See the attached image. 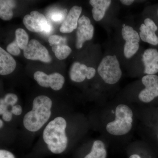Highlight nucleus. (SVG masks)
Segmentation results:
<instances>
[{"mask_svg":"<svg viewBox=\"0 0 158 158\" xmlns=\"http://www.w3.org/2000/svg\"><path fill=\"white\" fill-rule=\"evenodd\" d=\"M52 102L48 97L40 95L34 99L32 110L25 115L24 126L31 132L39 131L47 122L52 114Z\"/></svg>","mask_w":158,"mask_h":158,"instance_id":"nucleus-1","label":"nucleus"},{"mask_svg":"<svg viewBox=\"0 0 158 158\" xmlns=\"http://www.w3.org/2000/svg\"><path fill=\"white\" fill-rule=\"evenodd\" d=\"M66 127L65 118L59 116L50 122L44 130V141L53 153L59 154L66 149L68 142L65 133Z\"/></svg>","mask_w":158,"mask_h":158,"instance_id":"nucleus-2","label":"nucleus"},{"mask_svg":"<svg viewBox=\"0 0 158 158\" xmlns=\"http://www.w3.org/2000/svg\"><path fill=\"white\" fill-rule=\"evenodd\" d=\"M132 111L127 105L120 104L115 111V119L108 123V132L116 136L123 135L127 134L132 127Z\"/></svg>","mask_w":158,"mask_h":158,"instance_id":"nucleus-3","label":"nucleus"},{"mask_svg":"<svg viewBox=\"0 0 158 158\" xmlns=\"http://www.w3.org/2000/svg\"><path fill=\"white\" fill-rule=\"evenodd\" d=\"M97 72L103 81L110 85L118 83L122 76L120 62L115 54L106 55L100 62Z\"/></svg>","mask_w":158,"mask_h":158,"instance_id":"nucleus-4","label":"nucleus"},{"mask_svg":"<svg viewBox=\"0 0 158 158\" xmlns=\"http://www.w3.org/2000/svg\"><path fill=\"white\" fill-rule=\"evenodd\" d=\"M121 34L124 41L123 54L126 59L133 58L140 49L141 38L138 31L130 25L123 24L121 29Z\"/></svg>","mask_w":158,"mask_h":158,"instance_id":"nucleus-5","label":"nucleus"},{"mask_svg":"<svg viewBox=\"0 0 158 158\" xmlns=\"http://www.w3.org/2000/svg\"><path fill=\"white\" fill-rule=\"evenodd\" d=\"M23 51L24 56L29 60H39L45 63H49L52 61L47 49L37 40H31Z\"/></svg>","mask_w":158,"mask_h":158,"instance_id":"nucleus-6","label":"nucleus"},{"mask_svg":"<svg viewBox=\"0 0 158 158\" xmlns=\"http://www.w3.org/2000/svg\"><path fill=\"white\" fill-rule=\"evenodd\" d=\"M144 88L138 94L141 102L149 103L158 97V76L156 75H145L141 79Z\"/></svg>","mask_w":158,"mask_h":158,"instance_id":"nucleus-7","label":"nucleus"},{"mask_svg":"<svg viewBox=\"0 0 158 158\" xmlns=\"http://www.w3.org/2000/svg\"><path fill=\"white\" fill-rule=\"evenodd\" d=\"M94 30L89 18L85 15L80 17L76 32L75 46L77 49L82 48L85 42L93 38Z\"/></svg>","mask_w":158,"mask_h":158,"instance_id":"nucleus-8","label":"nucleus"},{"mask_svg":"<svg viewBox=\"0 0 158 158\" xmlns=\"http://www.w3.org/2000/svg\"><path fill=\"white\" fill-rule=\"evenodd\" d=\"M34 77L40 86L44 88H51L55 90L62 89L65 83L64 77L58 73L48 75L43 72L38 71L34 73Z\"/></svg>","mask_w":158,"mask_h":158,"instance_id":"nucleus-9","label":"nucleus"},{"mask_svg":"<svg viewBox=\"0 0 158 158\" xmlns=\"http://www.w3.org/2000/svg\"><path fill=\"white\" fill-rule=\"evenodd\" d=\"M158 27L153 20L147 17L139 27V36L142 41L154 46L158 45V37L156 34Z\"/></svg>","mask_w":158,"mask_h":158,"instance_id":"nucleus-10","label":"nucleus"},{"mask_svg":"<svg viewBox=\"0 0 158 158\" xmlns=\"http://www.w3.org/2000/svg\"><path fill=\"white\" fill-rule=\"evenodd\" d=\"M23 23L29 31L34 33H42L48 22L44 15L37 11H32L23 19Z\"/></svg>","mask_w":158,"mask_h":158,"instance_id":"nucleus-11","label":"nucleus"},{"mask_svg":"<svg viewBox=\"0 0 158 158\" xmlns=\"http://www.w3.org/2000/svg\"><path fill=\"white\" fill-rule=\"evenodd\" d=\"M95 69L88 67L84 64L78 62L73 63L69 70V77L73 81L80 83L84 81L87 78L90 80L96 74Z\"/></svg>","mask_w":158,"mask_h":158,"instance_id":"nucleus-12","label":"nucleus"},{"mask_svg":"<svg viewBox=\"0 0 158 158\" xmlns=\"http://www.w3.org/2000/svg\"><path fill=\"white\" fill-rule=\"evenodd\" d=\"M143 73L146 75H156L158 73V51L156 49L148 48L141 56Z\"/></svg>","mask_w":158,"mask_h":158,"instance_id":"nucleus-13","label":"nucleus"},{"mask_svg":"<svg viewBox=\"0 0 158 158\" xmlns=\"http://www.w3.org/2000/svg\"><path fill=\"white\" fill-rule=\"evenodd\" d=\"M82 11L81 6H73L60 28V31L62 33H71L77 28L79 20Z\"/></svg>","mask_w":158,"mask_h":158,"instance_id":"nucleus-14","label":"nucleus"},{"mask_svg":"<svg viewBox=\"0 0 158 158\" xmlns=\"http://www.w3.org/2000/svg\"><path fill=\"white\" fill-rule=\"evenodd\" d=\"M112 3L111 0H90L89 4L92 7L94 19L99 22L103 19Z\"/></svg>","mask_w":158,"mask_h":158,"instance_id":"nucleus-15","label":"nucleus"},{"mask_svg":"<svg viewBox=\"0 0 158 158\" xmlns=\"http://www.w3.org/2000/svg\"><path fill=\"white\" fill-rule=\"evenodd\" d=\"M16 62L9 53L0 48V74L7 75L15 69Z\"/></svg>","mask_w":158,"mask_h":158,"instance_id":"nucleus-16","label":"nucleus"},{"mask_svg":"<svg viewBox=\"0 0 158 158\" xmlns=\"http://www.w3.org/2000/svg\"><path fill=\"white\" fill-rule=\"evenodd\" d=\"M16 2L11 0L0 1V18L5 21H9L13 17V9L16 6Z\"/></svg>","mask_w":158,"mask_h":158,"instance_id":"nucleus-17","label":"nucleus"},{"mask_svg":"<svg viewBox=\"0 0 158 158\" xmlns=\"http://www.w3.org/2000/svg\"><path fill=\"white\" fill-rule=\"evenodd\" d=\"M107 152L103 142L97 140L94 142L91 151L85 158H106Z\"/></svg>","mask_w":158,"mask_h":158,"instance_id":"nucleus-18","label":"nucleus"},{"mask_svg":"<svg viewBox=\"0 0 158 158\" xmlns=\"http://www.w3.org/2000/svg\"><path fill=\"white\" fill-rule=\"evenodd\" d=\"M66 40L57 45L52 46V51L56 57L60 60L67 58L72 52L71 48L66 44Z\"/></svg>","mask_w":158,"mask_h":158,"instance_id":"nucleus-19","label":"nucleus"},{"mask_svg":"<svg viewBox=\"0 0 158 158\" xmlns=\"http://www.w3.org/2000/svg\"><path fill=\"white\" fill-rule=\"evenodd\" d=\"M15 40L19 48L23 50L29 42L28 35L23 29L19 28L15 31Z\"/></svg>","mask_w":158,"mask_h":158,"instance_id":"nucleus-20","label":"nucleus"},{"mask_svg":"<svg viewBox=\"0 0 158 158\" xmlns=\"http://www.w3.org/2000/svg\"><path fill=\"white\" fill-rule=\"evenodd\" d=\"M18 100V98L16 94L13 93H8L6 94L4 98H1L0 101L4 102L7 106H13L16 104Z\"/></svg>","mask_w":158,"mask_h":158,"instance_id":"nucleus-21","label":"nucleus"},{"mask_svg":"<svg viewBox=\"0 0 158 158\" xmlns=\"http://www.w3.org/2000/svg\"><path fill=\"white\" fill-rule=\"evenodd\" d=\"M6 50L9 54L15 56H19L21 53V49L15 40L8 44Z\"/></svg>","mask_w":158,"mask_h":158,"instance_id":"nucleus-22","label":"nucleus"},{"mask_svg":"<svg viewBox=\"0 0 158 158\" xmlns=\"http://www.w3.org/2000/svg\"><path fill=\"white\" fill-rule=\"evenodd\" d=\"M67 12V10L65 9L63 11H56L52 13L51 19L55 22H61L63 20H65Z\"/></svg>","mask_w":158,"mask_h":158,"instance_id":"nucleus-23","label":"nucleus"},{"mask_svg":"<svg viewBox=\"0 0 158 158\" xmlns=\"http://www.w3.org/2000/svg\"><path fill=\"white\" fill-rule=\"evenodd\" d=\"M65 40H66V38H64L62 36L58 35H52L49 37L48 42L49 43L50 45L52 47L59 44Z\"/></svg>","mask_w":158,"mask_h":158,"instance_id":"nucleus-24","label":"nucleus"},{"mask_svg":"<svg viewBox=\"0 0 158 158\" xmlns=\"http://www.w3.org/2000/svg\"><path fill=\"white\" fill-rule=\"evenodd\" d=\"M0 158H15L13 153L6 150H0Z\"/></svg>","mask_w":158,"mask_h":158,"instance_id":"nucleus-25","label":"nucleus"},{"mask_svg":"<svg viewBox=\"0 0 158 158\" xmlns=\"http://www.w3.org/2000/svg\"><path fill=\"white\" fill-rule=\"evenodd\" d=\"M23 112L22 107L19 105H15L12 107L11 112L15 116H19Z\"/></svg>","mask_w":158,"mask_h":158,"instance_id":"nucleus-26","label":"nucleus"},{"mask_svg":"<svg viewBox=\"0 0 158 158\" xmlns=\"http://www.w3.org/2000/svg\"><path fill=\"white\" fill-rule=\"evenodd\" d=\"M12 113L11 112L9 111H7L3 114L2 119L6 122H10L11 121L12 118Z\"/></svg>","mask_w":158,"mask_h":158,"instance_id":"nucleus-27","label":"nucleus"},{"mask_svg":"<svg viewBox=\"0 0 158 158\" xmlns=\"http://www.w3.org/2000/svg\"><path fill=\"white\" fill-rule=\"evenodd\" d=\"M119 2L124 6H129L135 2L136 1H134V0H121Z\"/></svg>","mask_w":158,"mask_h":158,"instance_id":"nucleus-28","label":"nucleus"},{"mask_svg":"<svg viewBox=\"0 0 158 158\" xmlns=\"http://www.w3.org/2000/svg\"><path fill=\"white\" fill-rule=\"evenodd\" d=\"M52 26L51 25L50 23L48 22V25L46 27L45 30L42 33L45 34H49L52 31Z\"/></svg>","mask_w":158,"mask_h":158,"instance_id":"nucleus-29","label":"nucleus"},{"mask_svg":"<svg viewBox=\"0 0 158 158\" xmlns=\"http://www.w3.org/2000/svg\"><path fill=\"white\" fill-rule=\"evenodd\" d=\"M129 158H141V157L137 154L132 155Z\"/></svg>","mask_w":158,"mask_h":158,"instance_id":"nucleus-30","label":"nucleus"},{"mask_svg":"<svg viewBox=\"0 0 158 158\" xmlns=\"http://www.w3.org/2000/svg\"><path fill=\"white\" fill-rule=\"evenodd\" d=\"M4 125V123H3V120L2 119H0V128H2Z\"/></svg>","mask_w":158,"mask_h":158,"instance_id":"nucleus-31","label":"nucleus"},{"mask_svg":"<svg viewBox=\"0 0 158 158\" xmlns=\"http://www.w3.org/2000/svg\"><path fill=\"white\" fill-rule=\"evenodd\" d=\"M157 14H158V11H157Z\"/></svg>","mask_w":158,"mask_h":158,"instance_id":"nucleus-32","label":"nucleus"},{"mask_svg":"<svg viewBox=\"0 0 158 158\" xmlns=\"http://www.w3.org/2000/svg\"></svg>","mask_w":158,"mask_h":158,"instance_id":"nucleus-33","label":"nucleus"}]
</instances>
